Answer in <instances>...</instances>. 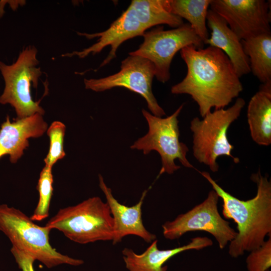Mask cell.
I'll use <instances>...</instances> for the list:
<instances>
[{"label": "cell", "mask_w": 271, "mask_h": 271, "mask_svg": "<svg viewBox=\"0 0 271 271\" xmlns=\"http://www.w3.org/2000/svg\"><path fill=\"white\" fill-rule=\"evenodd\" d=\"M187 72L184 79L173 85V94H188L196 102L203 117L215 109L224 108L243 90L240 78L227 56L211 46L197 48L190 45L180 50Z\"/></svg>", "instance_id": "6da1fadb"}, {"label": "cell", "mask_w": 271, "mask_h": 271, "mask_svg": "<svg viewBox=\"0 0 271 271\" xmlns=\"http://www.w3.org/2000/svg\"><path fill=\"white\" fill-rule=\"evenodd\" d=\"M199 172L222 199L224 217L237 224V235L229 242V255L237 258L261 245L265 236H271V182L268 177L263 176L259 169L252 174L250 179L256 185V195L242 200L225 191L208 172Z\"/></svg>", "instance_id": "7a4b0ae2"}, {"label": "cell", "mask_w": 271, "mask_h": 271, "mask_svg": "<svg viewBox=\"0 0 271 271\" xmlns=\"http://www.w3.org/2000/svg\"><path fill=\"white\" fill-rule=\"evenodd\" d=\"M45 226L58 230L70 240L82 244L112 241L114 234L109 206L97 196L60 209Z\"/></svg>", "instance_id": "3957f363"}, {"label": "cell", "mask_w": 271, "mask_h": 271, "mask_svg": "<svg viewBox=\"0 0 271 271\" xmlns=\"http://www.w3.org/2000/svg\"><path fill=\"white\" fill-rule=\"evenodd\" d=\"M245 104L244 99L238 97L231 107L215 109L202 119L196 117L191 121L193 155L213 172L218 171L217 159L220 156L230 157L235 164L239 162V159L231 154L234 146L229 142L227 131L239 117Z\"/></svg>", "instance_id": "277c9868"}, {"label": "cell", "mask_w": 271, "mask_h": 271, "mask_svg": "<svg viewBox=\"0 0 271 271\" xmlns=\"http://www.w3.org/2000/svg\"><path fill=\"white\" fill-rule=\"evenodd\" d=\"M0 230L8 237L12 246L48 268L63 263L75 266L83 263L82 260L63 254L51 245V229L37 225L21 210L5 204L0 205Z\"/></svg>", "instance_id": "5b68a950"}, {"label": "cell", "mask_w": 271, "mask_h": 271, "mask_svg": "<svg viewBox=\"0 0 271 271\" xmlns=\"http://www.w3.org/2000/svg\"><path fill=\"white\" fill-rule=\"evenodd\" d=\"M183 106L184 104H181L173 114L165 118L155 116L145 109L142 110L148 124V131L138 139L130 148L142 151L145 155L152 151L159 153L162 168L158 178L164 173L172 174L180 169L181 167L175 164L176 160L185 167L194 169L186 157L188 147L179 140L178 117Z\"/></svg>", "instance_id": "8992f818"}, {"label": "cell", "mask_w": 271, "mask_h": 271, "mask_svg": "<svg viewBox=\"0 0 271 271\" xmlns=\"http://www.w3.org/2000/svg\"><path fill=\"white\" fill-rule=\"evenodd\" d=\"M37 53L35 47L29 46L20 53L12 64L0 61V71L5 84L0 103L13 106L18 118L45 113L39 102L33 100L31 92V86L37 87L42 74L40 67L37 66Z\"/></svg>", "instance_id": "52a82bcc"}, {"label": "cell", "mask_w": 271, "mask_h": 271, "mask_svg": "<svg viewBox=\"0 0 271 271\" xmlns=\"http://www.w3.org/2000/svg\"><path fill=\"white\" fill-rule=\"evenodd\" d=\"M144 41L139 49L129 53L151 61L155 69L157 79L163 83L170 78V68L175 54L182 48L193 45L203 48L204 43L188 23L171 30L157 26L143 35Z\"/></svg>", "instance_id": "ba28073f"}, {"label": "cell", "mask_w": 271, "mask_h": 271, "mask_svg": "<svg viewBox=\"0 0 271 271\" xmlns=\"http://www.w3.org/2000/svg\"><path fill=\"white\" fill-rule=\"evenodd\" d=\"M219 198L212 189L201 203L173 220L165 222L162 225L164 237L175 240L188 232L204 231L214 236L220 249L225 248L235 238L237 232L221 216L218 209Z\"/></svg>", "instance_id": "9c48e42d"}, {"label": "cell", "mask_w": 271, "mask_h": 271, "mask_svg": "<svg viewBox=\"0 0 271 271\" xmlns=\"http://www.w3.org/2000/svg\"><path fill=\"white\" fill-rule=\"evenodd\" d=\"M155 75V67L151 61L141 56L129 55L121 61L118 72L98 79H84V83L86 89L95 92L114 87L125 88L141 95L152 114L162 117L166 113L152 91Z\"/></svg>", "instance_id": "30bf717a"}, {"label": "cell", "mask_w": 271, "mask_h": 271, "mask_svg": "<svg viewBox=\"0 0 271 271\" xmlns=\"http://www.w3.org/2000/svg\"><path fill=\"white\" fill-rule=\"evenodd\" d=\"M210 8L241 41L271 33L270 1L211 0Z\"/></svg>", "instance_id": "8fae6325"}, {"label": "cell", "mask_w": 271, "mask_h": 271, "mask_svg": "<svg viewBox=\"0 0 271 271\" xmlns=\"http://www.w3.org/2000/svg\"><path fill=\"white\" fill-rule=\"evenodd\" d=\"M146 30L139 21L136 12L130 5L128 8L106 30L93 34L77 32L79 36L88 39L97 38V42L81 51H74L62 55L63 57L77 56L84 58L89 54L100 53L109 46L110 50L107 56L101 63L99 68L107 65L116 58V51L119 46L125 41L137 36H143Z\"/></svg>", "instance_id": "7c38bea8"}, {"label": "cell", "mask_w": 271, "mask_h": 271, "mask_svg": "<svg viewBox=\"0 0 271 271\" xmlns=\"http://www.w3.org/2000/svg\"><path fill=\"white\" fill-rule=\"evenodd\" d=\"M99 186L104 193L114 221V234L112 240L113 245L120 242L123 237L134 235L148 243L156 239L155 234L145 227L142 219V205L148 190H145L139 201L134 205L127 206L120 203L113 196L109 188L99 175Z\"/></svg>", "instance_id": "4fadbf2b"}, {"label": "cell", "mask_w": 271, "mask_h": 271, "mask_svg": "<svg viewBox=\"0 0 271 271\" xmlns=\"http://www.w3.org/2000/svg\"><path fill=\"white\" fill-rule=\"evenodd\" d=\"M48 127L42 115L35 113L13 122L8 115L0 129V158L10 156L12 163H16L29 147L28 139L38 138L45 133Z\"/></svg>", "instance_id": "5bb4252c"}, {"label": "cell", "mask_w": 271, "mask_h": 271, "mask_svg": "<svg viewBox=\"0 0 271 271\" xmlns=\"http://www.w3.org/2000/svg\"><path fill=\"white\" fill-rule=\"evenodd\" d=\"M213 245L207 237L197 236L191 238L188 244L172 249L161 250L158 247V240L141 254L136 253L132 249L125 247L122 250V257L129 271H167L165 262L174 255L189 250H200Z\"/></svg>", "instance_id": "9a60e30c"}, {"label": "cell", "mask_w": 271, "mask_h": 271, "mask_svg": "<svg viewBox=\"0 0 271 271\" xmlns=\"http://www.w3.org/2000/svg\"><path fill=\"white\" fill-rule=\"evenodd\" d=\"M207 26L211 34L205 44L221 50L229 58L239 78L250 72L249 59L238 38L226 21L211 9L207 16Z\"/></svg>", "instance_id": "2e32d148"}, {"label": "cell", "mask_w": 271, "mask_h": 271, "mask_svg": "<svg viewBox=\"0 0 271 271\" xmlns=\"http://www.w3.org/2000/svg\"><path fill=\"white\" fill-rule=\"evenodd\" d=\"M252 140L260 146L271 144V81L261 84L251 98L247 109Z\"/></svg>", "instance_id": "e0dca14e"}, {"label": "cell", "mask_w": 271, "mask_h": 271, "mask_svg": "<svg viewBox=\"0 0 271 271\" xmlns=\"http://www.w3.org/2000/svg\"><path fill=\"white\" fill-rule=\"evenodd\" d=\"M250 72L262 84L271 81V33L241 41Z\"/></svg>", "instance_id": "ac0fdd59"}, {"label": "cell", "mask_w": 271, "mask_h": 271, "mask_svg": "<svg viewBox=\"0 0 271 271\" xmlns=\"http://www.w3.org/2000/svg\"><path fill=\"white\" fill-rule=\"evenodd\" d=\"M130 5L146 30L161 25L176 28L184 24L182 18L171 12L169 0H132Z\"/></svg>", "instance_id": "d6986e66"}, {"label": "cell", "mask_w": 271, "mask_h": 271, "mask_svg": "<svg viewBox=\"0 0 271 271\" xmlns=\"http://www.w3.org/2000/svg\"><path fill=\"white\" fill-rule=\"evenodd\" d=\"M211 0H169L171 12L188 22L205 44L209 38L207 16Z\"/></svg>", "instance_id": "ffe728a7"}, {"label": "cell", "mask_w": 271, "mask_h": 271, "mask_svg": "<svg viewBox=\"0 0 271 271\" xmlns=\"http://www.w3.org/2000/svg\"><path fill=\"white\" fill-rule=\"evenodd\" d=\"M53 182L52 168L45 165L41 172L37 185L39 193L38 203L30 217L33 221H41L48 217L53 193Z\"/></svg>", "instance_id": "44dd1931"}, {"label": "cell", "mask_w": 271, "mask_h": 271, "mask_svg": "<svg viewBox=\"0 0 271 271\" xmlns=\"http://www.w3.org/2000/svg\"><path fill=\"white\" fill-rule=\"evenodd\" d=\"M66 126L62 122L55 121L47 129V133L50 139L49 152L44 159L45 165L52 168L57 161L65 156L64 151V137Z\"/></svg>", "instance_id": "7402d4cb"}, {"label": "cell", "mask_w": 271, "mask_h": 271, "mask_svg": "<svg viewBox=\"0 0 271 271\" xmlns=\"http://www.w3.org/2000/svg\"><path fill=\"white\" fill-rule=\"evenodd\" d=\"M248 271H266L271 266V236L258 248L250 251L246 259Z\"/></svg>", "instance_id": "603a6c76"}, {"label": "cell", "mask_w": 271, "mask_h": 271, "mask_svg": "<svg viewBox=\"0 0 271 271\" xmlns=\"http://www.w3.org/2000/svg\"><path fill=\"white\" fill-rule=\"evenodd\" d=\"M11 251L22 271H35L33 263L35 260L33 257L13 246L12 247Z\"/></svg>", "instance_id": "cb8c5ba5"}, {"label": "cell", "mask_w": 271, "mask_h": 271, "mask_svg": "<svg viewBox=\"0 0 271 271\" xmlns=\"http://www.w3.org/2000/svg\"><path fill=\"white\" fill-rule=\"evenodd\" d=\"M266 271H269V269H268V270H266Z\"/></svg>", "instance_id": "d4e9b609"}]
</instances>
